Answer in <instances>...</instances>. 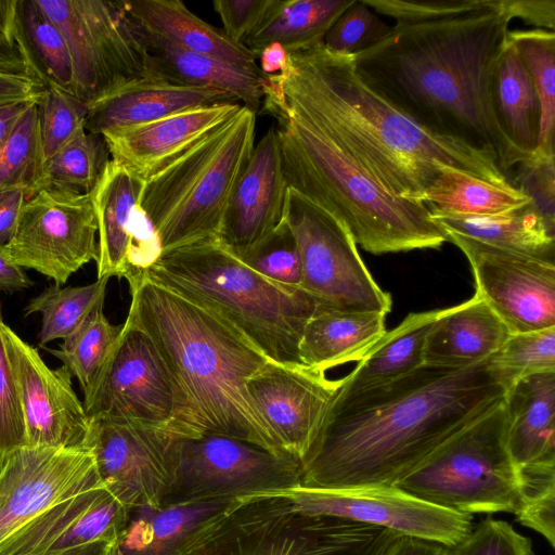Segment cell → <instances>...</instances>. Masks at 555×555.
Segmentation results:
<instances>
[{
    "label": "cell",
    "instance_id": "29",
    "mask_svg": "<svg viewBox=\"0 0 555 555\" xmlns=\"http://www.w3.org/2000/svg\"><path fill=\"white\" fill-rule=\"evenodd\" d=\"M147 38L153 76L179 85L225 92L258 113L264 83V75L260 70L186 51L149 35Z\"/></svg>",
    "mask_w": 555,
    "mask_h": 555
},
{
    "label": "cell",
    "instance_id": "23",
    "mask_svg": "<svg viewBox=\"0 0 555 555\" xmlns=\"http://www.w3.org/2000/svg\"><path fill=\"white\" fill-rule=\"evenodd\" d=\"M240 103L205 106L103 133L111 159L144 181L223 125Z\"/></svg>",
    "mask_w": 555,
    "mask_h": 555
},
{
    "label": "cell",
    "instance_id": "44",
    "mask_svg": "<svg viewBox=\"0 0 555 555\" xmlns=\"http://www.w3.org/2000/svg\"><path fill=\"white\" fill-rule=\"evenodd\" d=\"M262 276L276 283L299 287L301 261L294 233L283 220L240 258Z\"/></svg>",
    "mask_w": 555,
    "mask_h": 555
},
{
    "label": "cell",
    "instance_id": "40",
    "mask_svg": "<svg viewBox=\"0 0 555 555\" xmlns=\"http://www.w3.org/2000/svg\"><path fill=\"white\" fill-rule=\"evenodd\" d=\"M108 278L82 286L53 284L29 300L24 314H41L39 347L69 336L98 307L104 305Z\"/></svg>",
    "mask_w": 555,
    "mask_h": 555
},
{
    "label": "cell",
    "instance_id": "27",
    "mask_svg": "<svg viewBox=\"0 0 555 555\" xmlns=\"http://www.w3.org/2000/svg\"><path fill=\"white\" fill-rule=\"evenodd\" d=\"M504 405L507 449L516 467L555 463V372L518 379Z\"/></svg>",
    "mask_w": 555,
    "mask_h": 555
},
{
    "label": "cell",
    "instance_id": "26",
    "mask_svg": "<svg viewBox=\"0 0 555 555\" xmlns=\"http://www.w3.org/2000/svg\"><path fill=\"white\" fill-rule=\"evenodd\" d=\"M503 321L479 297L446 308L425 345L427 365L461 369L480 363L511 336Z\"/></svg>",
    "mask_w": 555,
    "mask_h": 555
},
{
    "label": "cell",
    "instance_id": "21",
    "mask_svg": "<svg viewBox=\"0 0 555 555\" xmlns=\"http://www.w3.org/2000/svg\"><path fill=\"white\" fill-rule=\"evenodd\" d=\"M103 483L53 504L2 542L0 555H53L98 541L114 542L129 512Z\"/></svg>",
    "mask_w": 555,
    "mask_h": 555
},
{
    "label": "cell",
    "instance_id": "14",
    "mask_svg": "<svg viewBox=\"0 0 555 555\" xmlns=\"http://www.w3.org/2000/svg\"><path fill=\"white\" fill-rule=\"evenodd\" d=\"M82 403L90 421L122 420L171 431L172 384L153 343L129 317Z\"/></svg>",
    "mask_w": 555,
    "mask_h": 555
},
{
    "label": "cell",
    "instance_id": "4",
    "mask_svg": "<svg viewBox=\"0 0 555 555\" xmlns=\"http://www.w3.org/2000/svg\"><path fill=\"white\" fill-rule=\"evenodd\" d=\"M128 284L127 317L149 336L172 384L171 431L234 437L283 454L246 390L269 359L223 319L145 275Z\"/></svg>",
    "mask_w": 555,
    "mask_h": 555
},
{
    "label": "cell",
    "instance_id": "58",
    "mask_svg": "<svg viewBox=\"0 0 555 555\" xmlns=\"http://www.w3.org/2000/svg\"><path fill=\"white\" fill-rule=\"evenodd\" d=\"M257 63L266 76L282 75L289 69L291 54L282 44L272 42L259 52Z\"/></svg>",
    "mask_w": 555,
    "mask_h": 555
},
{
    "label": "cell",
    "instance_id": "47",
    "mask_svg": "<svg viewBox=\"0 0 555 555\" xmlns=\"http://www.w3.org/2000/svg\"><path fill=\"white\" fill-rule=\"evenodd\" d=\"M390 28L363 0H354L326 33L323 46L331 52L354 56L380 41Z\"/></svg>",
    "mask_w": 555,
    "mask_h": 555
},
{
    "label": "cell",
    "instance_id": "34",
    "mask_svg": "<svg viewBox=\"0 0 555 555\" xmlns=\"http://www.w3.org/2000/svg\"><path fill=\"white\" fill-rule=\"evenodd\" d=\"M493 96L505 134L527 164L533 162L541 131V104L531 77L508 39L496 65Z\"/></svg>",
    "mask_w": 555,
    "mask_h": 555
},
{
    "label": "cell",
    "instance_id": "30",
    "mask_svg": "<svg viewBox=\"0 0 555 555\" xmlns=\"http://www.w3.org/2000/svg\"><path fill=\"white\" fill-rule=\"evenodd\" d=\"M385 317L318 308L307 322L299 343L301 363L325 373L335 366L360 361L386 334Z\"/></svg>",
    "mask_w": 555,
    "mask_h": 555
},
{
    "label": "cell",
    "instance_id": "9",
    "mask_svg": "<svg viewBox=\"0 0 555 555\" xmlns=\"http://www.w3.org/2000/svg\"><path fill=\"white\" fill-rule=\"evenodd\" d=\"M399 533L340 517L313 515L289 495L243 498L192 555H377Z\"/></svg>",
    "mask_w": 555,
    "mask_h": 555
},
{
    "label": "cell",
    "instance_id": "6",
    "mask_svg": "<svg viewBox=\"0 0 555 555\" xmlns=\"http://www.w3.org/2000/svg\"><path fill=\"white\" fill-rule=\"evenodd\" d=\"M144 275L223 319L270 361L302 364L299 343L317 301L254 271L219 238L163 251Z\"/></svg>",
    "mask_w": 555,
    "mask_h": 555
},
{
    "label": "cell",
    "instance_id": "19",
    "mask_svg": "<svg viewBox=\"0 0 555 555\" xmlns=\"http://www.w3.org/2000/svg\"><path fill=\"white\" fill-rule=\"evenodd\" d=\"M102 483L86 449L21 447L0 470V542L68 496Z\"/></svg>",
    "mask_w": 555,
    "mask_h": 555
},
{
    "label": "cell",
    "instance_id": "49",
    "mask_svg": "<svg viewBox=\"0 0 555 555\" xmlns=\"http://www.w3.org/2000/svg\"><path fill=\"white\" fill-rule=\"evenodd\" d=\"M0 304V451L5 457L26 446L25 425L14 373L2 337Z\"/></svg>",
    "mask_w": 555,
    "mask_h": 555
},
{
    "label": "cell",
    "instance_id": "13",
    "mask_svg": "<svg viewBox=\"0 0 555 555\" xmlns=\"http://www.w3.org/2000/svg\"><path fill=\"white\" fill-rule=\"evenodd\" d=\"M98 223L92 196L40 189L24 204L11 242L4 246L22 268L63 285L98 259Z\"/></svg>",
    "mask_w": 555,
    "mask_h": 555
},
{
    "label": "cell",
    "instance_id": "8",
    "mask_svg": "<svg viewBox=\"0 0 555 555\" xmlns=\"http://www.w3.org/2000/svg\"><path fill=\"white\" fill-rule=\"evenodd\" d=\"M393 486L456 513L515 514L520 504V477L507 449L504 401Z\"/></svg>",
    "mask_w": 555,
    "mask_h": 555
},
{
    "label": "cell",
    "instance_id": "43",
    "mask_svg": "<svg viewBox=\"0 0 555 555\" xmlns=\"http://www.w3.org/2000/svg\"><path fill=\"white\" fill-rule=\"evenodd\" d=\"M487 362L508 389L522 377L555 372V326L511 335Z\"/></svg>",
    "mask_w": 555,
    "mask_h": 555
},
{
    "label": "cell",
    "instance_id": "54",
    "mask_svg": "<svg viewBox=\"0 0 555 555\" xmlns=\"http://www.w3.org/2000/svg\"><path fill=\"white\" fill-rule=\"evenodd\" d=\"M513 18L519 17L537 28L554 31V0H505Z\"/></svg>",
    "mask_w": 555,
    "mask_h": 555
},
{
    "label": "cell",
    "instance_id": "37",
    "mask_svg": "<svg viewBox=\"0 0 555 555\" xmlns=\"http://www.w3.org/2000/svg\"><path fill=\"white\" fill-rule=\"evenodd\" d=\"M109 160L111 153L103 134L82 128L43 163L39 190L91 194Z\"/></svg>",
    "mask_w": 555,
    "mask_h": 555
},
{
    "label": "cell",
    "instance_id": "46",
    "mask_svg": "<svg viewBox=\"0 0 555 555\" xmlns=\"http://www.w3.org/2000/svg\"><path fill=\"white\" fill-rule=\"evenodd\" d=\"M36 103L44 163L85 128L88 105L55 87L43 88Z\"/></svg>",
    "mask_w": 555,
    "mask_h": 555
},
{
    "label": "cell",
    "instance_id": "11",
    "mask_svg": "<svg viewBox=\"0 0 555 555\" xmlns=\"http://www.w3.org/2000/svg\"><path fill=\"white\" fill-rule=\"evenodd\" d=\"M284 218L299 249V287L318 308L383 315L391 310V296L376 284L344 222L292 188Z\"/></svg>",
    "mask_w": 555,
    "mask_h": 555
},
{
    "label": "cell",
    "instance_id": "35",
    "mask_svg": "<svg viewBox=\"0 0 555 555\" xmlns=\"http://www.w3.org/2000/svg\"><path fill=\"white\" fill-rule=\"evenodd\" d=\"M354 0H272L271 5L245 46L258 56L268 44L278 42L288 52L323 44L335 21Z\"/></svg>",
    "mask_w": 555,
    "mask_h": 555
},
{
    "label": "cell",
    "instance_id": "57",
    "mask_svg": "<svg viewBox=\"0 0 555 555\" xmlns=\"http://www.w3.org/2000/svg\"><path fill=\"white\" fill-rule=\"evenodd\" d=\"M33 285L23 268L15 263L4 246H0V292H22Z\"/></svg>",
    "mask_w": 555,
    "mask_h": 555
},
{
    "label": "cell",
    "instance_id": "36",
    "mask_svg": "<svg viewBox=\"0 0 555 555\" xmlns=\"http://www.w3.org/2000/svg\"><path fill=\"white\" fill-rule=\"evenodd\" d=\"M437 167L439 175L423 197L433 215L493 216L533 203L528 193L513 184H494L444 164Z\"/></svg>",
    "mask_w": 555,
    "mask_h": 555
},
{
    "label": "cell",
    "instance_id": "55",
    "mask_svg": "<svg viewBox=\"0 0 555 555\" xmlns=\"http://www.w3.org/2000/svg\"><path fill=\"white\" fill-rule=\"evenodd\" d=\"M43 88L28 77L0 74V105L37 100Z\"/></svg>",
    "mask_w": 555,
    "mask_h": 555
},
{
    "label": "cell",
    "instance_id": "15",
    "mask_svg": "<svg viewBox=\"0 0 555 555\" xmlns=\"http://www.w3.org/2000/svg\"><path fill=\"white\" fill-rule=\"evenodd\" d=\"M180 436L137 422L90 421L88 449L101 482L125 505L160 504L173 482Z\"/></svg>",
    "mask_w": 555,
    "mask_h": 555
},
{
    "label": "cell",
    "instance_id": "60",
    "mask_svg": "<svg viewBox=\"0 0 555 555\" xmlns=\"http://www.w3.org/2000/svg\"><path fill=\"white\" fill-rule=\"evenodd\" d=\"M113 542L98 541L53 555H107Z\"/></svg>",
    "mask_w": 555,
    "mask_h": 555
},
{
    "label": "cell",
    "instance_id": "61",
    "mask_svg": "<svg viewBox=\"0 0 555 555\" xmlns=\"http://www.w3.org/2000/svg\"><path fill=\"white\" fill-rule=\"evenodd\" d=\"M3 462H4V456H3V454L0 451V470L2 468Z\"/></svg>",
    "mask_w": 555,
    "mask_h": 555
},
{
    "label": "cell",
    "instance_id": "20",
    "mask_svg": "<svg viewBox=\"0 0 555 555\" xmlns=\"http://www.w3.org/2000/svg\"><path fill=\"white\" fill-rule=\"evenodd\" d=\"M340 383L307 365L269 360L247 378L246 390L279 450L302 463Z\"/></svg>",
    "mask_w": 555,
    "mask_h": 555
},
{
    "label": "cell",
    "instance_id": "32",
    "mask_svg": "<svg viewBox=\"0 0 555 555\" xmlns=\"http://www.w3.org/2000/svg\"><path fill=\"white\" fill-rule=\"evenodd\" d=\"M144 182L111 159L91 193L98 223V279L125 276L129 220Z\"/></svg>",
    "mask_w": 555,
    "mask_h": 555
},
{
    "label": "cell",
    "instance_id": "51",
    "mask_svg": "<svg viewBox=\"0 0 555 555\" xmlns=\"http://www.w3.org/2000/svg\"><path fill=\"white\" fill-rule=\"evenodd\" d=\"M128 234L124 279L130 283L144 275L158 260L163 248L156 229L139 204L131 211Z\"/></svg>",
    "mask_w": 555,
    "mask_h": 555
},
{
    "label": "cell",
    "instance_id": "56",
    "mask_svg": "<svg viewBox=\"0 0 555 555\" xmlns=\"http://www.w3.org/2000/svg\"><path fill=\"white\" fill-rule=\"evenodd\" d=\"M377 555H450V547L433 541L399 534Z\"/></svg>",
    "mask_w": 555,
    "mask_h": 555
},
{
    "label": "cell",
    "instance_id": "39",
    "mask_svg": "<svg viewBox=\"0 0 555 555\" xmlns=\"http://www.w3.org/2000/svg\"><path fill=\"white\" fill-rule=\"evenodd\" d=\"M541 104V131L533 162L554 160L555 124V31L534 28L508 31Z\"/></svg>",
    "mask_w": 555,
    "mask_h": 555
},
{
    "label": "cell",
    "instance_id": "22",
    "mask_svg": "<svg viewBox=\"0 0 555 555\" xmlns=\"http://www.w3.org/2000/svg\"><path fill=\"white\" fill-rule=\"evenodd\" d=\"M288 184L275 126L255 144L228 205L220 242L237 258L284 217Z\"/></svg>",
    "mask_w": 555,
    "mask_h": 555
},
{
    "label": "cell",
    "instance_id": "25",
    "mask_svg": "<svg viewBox=\"0 0 555 555\" xmlns=\"http://www.w3.org/2000/svg\"><path fill=\"white\" fill-rule=\"evenodd\" d=\"M225 103L238 102L219 90L179 85L151 76L89 104L85 129L103 134L176 113Z\"/></svg>",
    "mask_w": 555,
    "mask_h": 555
},
{
    "label": "cell",
    "instance_id": "50",
    "mask_svg": "<svg viewBox=\"0 0 555 555\" xmlns=\"http://www.w3.org/2000/svg\"><path fill=\"white\" fill-rule=\"evenodd\" d=\"M17 7L18 0H0V74L41 83L22 36Z\"/></svg>",
    "mask_w": 555,
    "mask_h": 555
},
{
    "label": "cell",
    "instance_id": "12",
    "mask_svg": "<svg viewBox=\"0 0 555 555\" xmlns=\"http://www.w3.org/2000/svg\"><path fill=\"white\" fill-rule=\"evenodd\" d=\"M302 463L223 435L181 437L173 482L160 504L285 493L300 486Z\"/></svg>",
    "mask_w": 555,
    "mask_h": 555
},
{
    "label": "cell",
    "instance_id": "41",
    "mask_svg": "<svg viewBox=\"0 0 555 555\" xmlns=\"http://www.w3.org/2000/svg\"><path fill=\"white\" fill-rule=\"evenodd\" d=\"M122 325H114L105 317L103 306L93 310L87 319L56 349L46 348L62 361L86 395L112 352Z\"/></svg>",
    "mask_w": 555,
    "mask_h": 555
},
{
    "label": "cell",
    "instance_id": "31",
    "mask_svg": "<svg viewBox=\"0 0 555 555\" xmlns=\"http://www.w3.org/2000/svg\"><path fill=\"white\" fill-rule=\"evenodd\" d=\"M430 215L444 234L555 262L554 220L534 203L493 216Z\"/></svg>",
    "mask_w": 555,
    "mask_h": 555
},
{
    "label": "cell",
    "instance_id": "53",
    "mask_svg": "<svg viewBox=\"0 0 555 555\" xmlns=\"http://www.w3.org/2000/svg\"><path fill=\"white\" fill-rule=\"evenodd\" d=\"M33 193L14 186L0 191V246H7L16 230L21 210Z\"/></svg>",
    "mask_w": 555,
    "mask_h": 555
},
{
    "label": "cell",
    "instance_id": "52",
    "mask_svg": "<svg viewBox=\"0 0 555 555\" xmlns=\"http://www.w3.org/2000/svg\"><path fill=\"white\" fill-rule=\"evenodd\" d=\"M272 0H215L212 7L222 22V30L244 44L261 22Z\"/></svg>",
    "mask_w": 555,
    "mask_h": 555
},
{
    "label": "cell",
    "instance_id": "17",
    "mask_svg": "<svg viewBox=\"0 0 555 555\" xmlns=\"http://www.w3.org/2000/svg\"><path fill=\"white\" fill-rule=\"evenodd\" d=\"M446 236L466 256L475 295L512 335L555 326V262L456 234Z\"/></svg>",
    "mask_w": 555,
    "mask_h": 555
},
{
    "label": "cell",
    "instance_id": "5",
    "mask_svg": "<svg viewBox=\"0 0 555 555\" xmlns=\"http://www.w3.org/2000/svg\"><path fill=\"white\" fill-rule=\"evenodd\" d=\"M278 121L288 188L339 219L374 255L439 248L447 236L428 208L390 192L351 153L281 92L263 98Z\"/></svg>",
    "mask_w": 555,
    "mask_h": 555
},
{
    "label": "cell",
    "instance_id": "2",
    "mask_svg": "<svg viewBox=\"0 0 555 555\" xmlns=\"http://www.w3.org/2000/svg\"><path fill=\"white\" fill-rule=\"evenodd\" d=\"M508 387L487 360L423 366L335 393L302 460L301 487L393 486L451 437L493 411Z\"/></svg>",
    "mask_w": 555,
    "mask_h": 555
},
{
    "label": "cell",
    "instance_id": "16",
    "mask_svg": "<svg viewBox=\"0 0 555 555\" xmlns=\"http://www.w3.org/2000/svg\"><path fill=\"white\" fill-rule=\"evenodd\" d=\"M300 511L359 521L453 547L473 529V516L418 499L395 486L286 492Z\"/></svg>",
    "mask_w": 555,
    "mask_h": 555
},
{
    "label": "cell",
    "instance_id": "24",
    "mask_svg": "<svg viewBox=\"0 0 555 555\" xmlns=\"http://www.w3.org/2000/svg\"><path fill=\"white\" fill-rule=\"evenodd\" d=\"M240 500L131 507L107 555H192Z\"/></svg>",
    "mask_w": 555,
    "mask_h": 555
},
{
    "label": "cell",
    "instance_id": "7",
    "mask_svg": "<svg viewBox=\"0 0 555 555\" xmlns=\"http://www.w3.org/2000/svg\"><path fill=\"white\" fill-rule=\"evenodd\" d=\"M257 114L245 106L145 180L139 205L163 251L219 238L236 183L255 147Z\"/></svg>",
    "mask_w": 555,
    "mask_h": 555
},
{
    "label": "cell",
    "instance_id": "1",
    "mask_svg": "<svg viewBox=\"0 0 555 555\" xmlns=\"http://www.w3.org/2000/svg\"><path fill=\"white\" fill-rule=\"evenodd\" d=\"M395 20L353 56L361 79L424 129L492 154L502 171L528 163L494 105L496 65L513 16L505 0H363Z\"/></svg>",
    "mask_w": 555,
    "mask_h": 555
},
{
    "label": "cell",
    "instance_id": "48",
    "mask_svg": "<svg viewBox=\"0 0 555 555\" xmlns=\"http://www.w3.org/2000/svg\"><path fill=\"white\" fill-rule=\"evenodd\" d=\"M450 555H534L531 541L504 520L487 517L478 522Z\"/></svg>",
    "mask_w": 555,
    "mask_h": 555
},
{
    "label": "cell",
    "instance_id": "38",
    "mask_svg": "<svg viewBox=\"0 0 555 555\" xmlns=\"http://www.w3.org/2000/svg\"><path fill=\"white\" fill-rule=\"evenodd\" d=\"M17 12L25 46L43 87L75 95L72 59L61 29L37 0H18Z\"/></svg>",
    "mask_w": 555,
    "mask_h": 555
},
{
    "label": "cell",
    "instance_id": "3",
    "mask_svg": "<svg viewBox=\"0 0 555 555\" xmlns=\"http://www.w3.org/2000/svg\"><path fill=\"white\" fill-rule=\"evenodd\" d=\"M289 54V69L280 75L285 100L397 196L423 204L438 164L512 184L492 154L424 129L372 90L358 75L353 56L323 44Z\"/></svg>",
    "mask_w": 555,
    "mask_h": 555
},
{
    "label": "cell",
    "instance_id": "42",
    "mask_svg": "<svg viewBox=\"0 0 555 555\" xmlns=\"http://www.w3.org/2000/svg\"><path fill=\"white\" fill-rule=\"evenodd\" d=\"M36 101L28 105L0 147V191L21 186L34 194L39 190L43 155Z\"/></svg>",
    "mask_w": 555,
    "mask_h": 555
},
{
    "label": "cell",
    "instance_id": "18",
    "mask_svg": "<svg viewBox=\"0 0 555 555\" xmlns=\"http://www.w3.org/2000/svg\"><path fill=\"white\" fill-rule=\"evenodd\" d=\"M1 332L20 397L26 446L89 450L90 420L69 370L48 366L38 350L4 322Z\"/></svg>",
    "mask_w": 555,
    "mask_h": 555
},
{
    "label": "cell",
    "instance_id": "28",
    "mask_svg": "<svg viewBox=\"0 0 555 555\" xmlns=\"http://www.w3.org/2000/svg\"><path fill=\"white\" fill-rule=\"evenodd\" d=\"M131 16L145 33L173 47L260 70L257 56L225 33L192 13L179 0L126 1ZM261 72V70H260Z\"/></svg>",
    "mask_w": 555,
    "mask_h": 555
},
{
    "label": "cell",
    "instance_id": "33",
    "mask_svg": "<svg viewBox=\"0 0 555 555\" xmlns=\"http://www.w3.org/2000/svg\"><path fill=\"white\" fill-rule=\"evenodd\" d=\"M446 309L410 313L341 378L338 392L348 393L399 378L425 364L427 336Z\"/></svg>",
    "mask_w": 555,
    "mask_h": 555
},
{
    "label": "cell",
    "instance_id": "45",
    "mask_svg": "<svg viewBox=\"0 0 555 555\" xmlns=\"http://www.w3.org/2000/svg\"><path fill=\"white\" fill-rule=\"evenodd\" d=\"M520 504L517 521L539 532L555 546V463L530 465L518 469Z\"/></svg>",
    "mask_w": 555,
    "mask_h": 555
},
{
    "label": "cell",
    "instance_id": "59",
    "mask_svg": "<svg viewBox=\"0 0 555 555\" xmlns=\"http://www.w3.org/2000/svg\"><path fill=\"white\" fill-rule=\"evenodd\" d=\"M31 101H18L0 105V147L12 133L17 121Z\"/></svg>",
    "mask_w": 555,
    "mask_h": 555
},
{
    "label": "cell",
    "instance_id": "10",
    "mask_svg": "<svg viewBox=\"0 0 555 555\" xmlns=\"http://www.w3.org/2000/svg\"><path fill=\"white\" fill-rule=\"evenodd\" d=\"M37 1L65 37L81 102L89 105L153 76L147 35L126 1Z\"/></svg>",
    "mask_w": 555,
    "mask_h": 555
}]
</instances>
